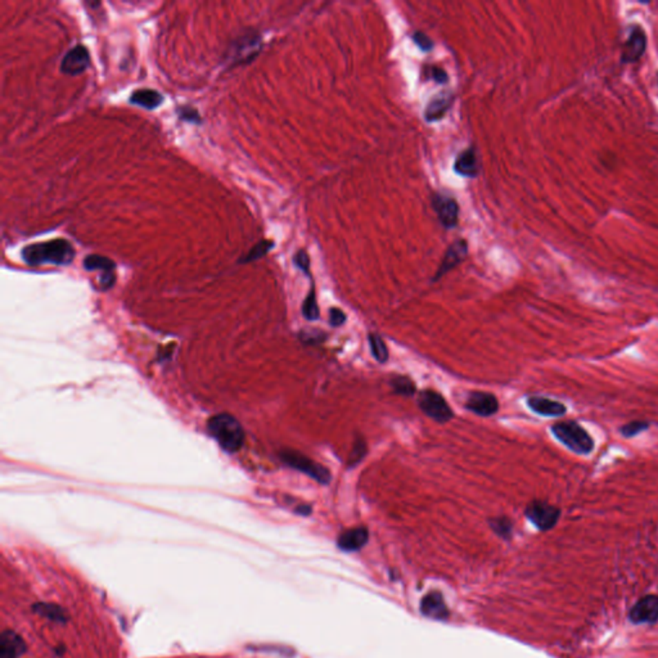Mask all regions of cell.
Instances as JSON below:
<instances>
[{
	"label": "cell",
	"instance_id": "6da1fadb",
	"mask_svg": "<svg viewBox=\"0 0 658 658\" xmlns=\"http://www.w3.org/2000/svg\"><path fill=\"white\" fill-rule=\"evenodd\" d=\"M76 251L70 240L63 238L52 239L28 245L21 251L22 260L31 267L44 264L68 265L74 261Z\"/></svg>",
	"mask_w": 658,
	"mask_h": 658
},
{
	"label": "cell",
	"instance_id": "7a4b0ae2",
	"mask_svg": "<svg viewBox=\"0 0 658 658\" xmlns=\"http://www.w3.org/2000/svg\"><path fill=\"white\" fill-rule=\"evenodd\" d=\"M207 431L224 451L237 453L245 444V431L233 415L221 413L207 420Z\"/></svg>",
	"mask_w": 658,
	"mask_h": 658
},
{
	"label": "cell",
	"instance_id": "3957f363",
	"mask_svg": "<svg viewBox=\"0 0 658 658\" xmlns=\"http://www.w3.org/2000/svg\"><path fill=\"white\" fill-rule=\"evenodd\" d=\"M554 438L579 455H589L595 442L589 432L575 420H561L552 426Z\"/></svg>",
	"mask_w": 658,
	"mask_h": 658
},
{
	"label": "cell",
	"instance_id": "277c9868",
	"mask_svg": "<svg viewBox=\"0 0 658 658\" xmlns=\"http://www.w3.org/2000/svg\"><path fill=\"white\" fill-rule=\"evenodd\" d=\"M279 458L288 467L313 478L320 485H328L332 481V473L328 468L301 454L300 451L286 449L279 453Z\"/></svg>",
	"mask_w": 658,
	"mask_h": 658
},
{
	"label": "cell",
	"instance_id": "5b68a950",
	"mask_svg": "<svg viewBox=\"0 0 658 658\" xmlns=\"http://www.w3.org/2000/svg\"><path fill=\"white\" fill-rule=\"evenodd\" d=\"M417 402L420 411L438 423H446L454 417V411H451L448 401L440 392L423 390L418 393Z\"/></svg>",
	"mask_w": 658,
	"mask_h": 658
},
{
	"label": "cell",
	"instance_id": "8992f818",
	"mask_svg": "<svg viewBox=\"0 0 658 658\" xmlns=\"http://www.w3.org/2000/svg\"><path fill=\"white\" fill-rule=\"evenodd\" d=\"M525 515L528 521L534 524L540 531H549L558 524L561 509L558 506L549 504L548 502L535 499L526 506Z\"/></svg>",
	"mask_w": 658,
	"mask_h": 658
},
{
	"label": "cell",
	"instance_id": "52a82bcc",
	"mask_svg": "<svg viewBox=\"0 0 658 658\" xmlns=\"http://www.w3.org/2000/svg\"><path fill=\"white\" fill-rule=\"evenodd\" d=\"M263 47V39L256 31H247L233 43L230 49V56L233 65L248 63L258 56Z\"/></svg>",
	"mask_w": 658,
	"mask_h": 658
},
{
	"label": "cell",
	"instance_id": "ba28073f",
	"mask_svg": "<svg viewBox=\"0 0 658 658\" xmlns=\"http://www.w3.org/2000/svg\"><path fill=\"white\" fill-rule=\"evenodd\" d=\"M90 66V54L85 45L77 44L76 47L70 49L61 61V72L76 76L85 72L86 68Z\"/></svg>",
	"mask_w": 658,
	"mask_h": 658
},
{
	"label": "cell",
	"instance_id": "9c48e42d",
	"mask_svg": "<svg viewBox=\"0 0 658 658\" xmlns=\"http://www.w3.org/2000/svg\"><path fill=\"white\" fill-rule=\"evenodd\" d=\"M432 206L444 228L453 229L458 225L459 206L454 198L442 194H435L432 198Z\"/></svg>",
	"mask_w": 658,
	"mask_h": 658
},
{
	"label": "cell",
	"instance_id": "30bf717a",
	"mask_svg": "<svg viewBox=\"0 0 658 658\" xmlns=\"http://www.w3.org/2000/svg\"><path fill=\"white\" fill-rule=\"evenodd\" d=\"M466 408L480 417H491L499 411V401L494 393L472 391L468 393Z\"/></svg>",
	"mask_w": 658,
	"mask_h": 658
},
{
	"label": "cell",
	"instance_id": "8fae6325",
	"mask_svg": "<svg viewBox=\"0 0 658 658\" xmlns=\"http://www.w3.org/2000/svg\"><path fill=\"white\" fill-rule=\"evenodd\" d=\"M467 255L468 245L464 239H458V240L453 242V243L449 246L448 249H446V254H445V256L442 258L439 269H438L436 274L433 276L432 280H433V282L439 280V279L444 277L446 273H449L450 270H453L454 267H458L462 261L466 260Z\"/></svg>",
	"mask_w": 658,
	"mask_h": 658
},
{
	"label": "cell",
	"instance_id": "7c38bea8",
	"mask_svg": "<svg viewBox=\"0 0 658 658\" xmlns=\"http://www.w3.org/2000/svg\"><path fill=\"white\" fill-rule=\"evenodd\" d=\"M629 619L634 624H655L658 620V595H646L637 602Z\"/></svg>",
	"mask_w": 658,
	"mask_h": 658
},
{
	"label": "cell",
	"instance_id": "4fadbf2b",
	"mask_svg": "<svg viewBox=\"0 0 658 658\" xmlns=\"http://www.w3.org/2000/svg\"><path fill=\"white\" fill-rule=\"evenodd\" d=\"M369 531L367 527H353L341 533L337 539V545L344 552L360 551L368 543Z\"/></svg>",
	"mask_w": 658,
	"mask_h": 658
},
{
	"label": "cell",
	"instance_id": "5bb4252c",
	"mask_svg": "<svg viewBox=\"0 0 658 658\" xmlns=\"http://www.w3.org/2000/svg\"><path fill=\"white\" fill-rule=\"evenodd\" d=\"M527 405L534 413L543 417H562L567 413V407L562 402L542 396L528 398Z\"/></svg>",
	"mask_w": 658,
	"mask_h": 658
},
{
	"label": "cell",
	"instance_id": "9a60e30c",
	"mask_svg": "<svg viewBox=\"0 0 658 658\" xmlns=\"http://www.w3.org/2000/svg\"><path fill=\"white\" fill-rule=\"evenodd\" d=\"M420 610L424 616L435 620H445L449 617V610L442 595L438 592L429 593L420 602Z\"/></svg>",
	"mask_w": 658,
	"mask_h": 658
},
{
	"label": "cell",
	"instance_id": "2e32d148",
	"mask_svg": "<svg viewBox=\"0 0 658 658\" xmlns=\"http://www.w3.org/2000/svg\"><path fill=\"white\" fill-rule=\"evenodd\" d=\"M26 652V643L12 630L3 631L0 637V658H19Z\"/></svg>",
	"mask_w": 658,
	"mask_h": 658
},
{
	"label": "cell",
	"instance_id": "e0dca14e",
	"mask_svg": "<svg viewBox=\"0 0 658 658\" xmlns=\"http://www.w3.org/2000/svg\"><path fill=\"white\" fill-rule=\"evenodd\" d=\"M646 47H647V41H646V34L643 32V30L640 28L634 30L630 34L629 39L625 44V48L622 52V61L629 63L639 61L640 57L644 54Z\"/></svg>",
	"mask_w": 658,
	"mask_h": 658
},
{
	"label": "cell",
	"instance_id": "ac0fdd59",
	"mask_svg": "<svg viewBox=\"0 0 658 658\" xmlns=\"http://www.w3.org/2000/svg\"><path fill=\"white\" fill-rule=\"evenodd\" d=\"M454 102V96L448 92H442L439 96H433L429 101V105L424 111V119L429 123L439 121L444 116L448 114L449 108Z\"/></svg>",
	"mask_w": 658,
	"mask_h": 658
},
{
	"label": "cell",
	"instance_id": "d6986e66",
	"mask_svg": "<svg viewBox=\"0 0 658 658\" xmlns=\"http://www.w3.org/2000/svg\"><path fill=\"white\" fill-rule=\"evenodd\" d=\"M454 172L460 176H466V178L477 176L480 166H478L477 154L475 148H468L459 154L458 158L454 163Z\"/></svg>",
	"mask_w": 658,
	"mask_h": 658
},
{
	"label": "cell",
	"instance_id": "ffe728a7",
	"mask_svg": "<svg viewBox=\"0 0 658 658\" xmlns=\"http://www.w3.org/2000/svg\"><path fill=\"white\" fill-rule=\"evenodd\" d=\"M163 99L165 98L160 92L145 88L133 92V94L129 98V102L132 105L143 107L145 110H156L163 105Z\"/></svg>",
	"mask_w": 658,
	"mask_h": 658
},
{
	"label": "cell",
	"instance_id": "44dd1931",
	"mask_svg": "<svg viewBox=\"0 0 658 658\" xmlns=\"http://www.w3.org/2000/svg\"><path fill=\"white\" fill-rule=\"evenodd\" d=\"M34 610L39 613L40 616H44L47 617L49 620L54 621V622H66L68 620V615H67L66 610L62 608L61 606H57V604H52V603H38L35 604L34 607Z\"/></svg>",
	"mask_w": 658,
	"mask_h": 658
},
{
	"label": "cell",
	"instance_id": "7402d4cb",
	"mask_svg": "<svg viewBox=\"0 0 658 658\" xmlns=\"http://www.w3.org/2000/svg\"><path fill=\"white\" fill-rule=\"evenodd\" d=\"M274 248V242L270 239H263L258 243H256L254 247L248 251L246 255H243L239 258V264H248L252 261H256L258 258H264L271 249Z\"/></svg>",
	"mask_w": 658,
	"mask_h": 658
},
{
	"label": "cell",
	"instance_id": "603a6c76",
	"mask_svg": "<svg viewBox=\"0 0 658 658\" xmlns=\"http://www.w3.org/2000/svg\"><path fill=\"white\" fill-rule=\"evenodd\" d=\"M390 386H391L392 391L395 392L396 395H401V396H408L409 398V396L415 395V392H417L415 383L411 381V378H409L408 376H401V374L393 376L390 380Z\"/></svg>",
	"mask_w": 658,
	"mask_h": 658
},
{
	"label": "cell",
	"instance_id": "cb8c5ba5",
	"mask_svg": "<svg viewBox=\"0 0 658 658\" xmlns=\"http://www.w3.org/2000/svg\"><path fill=\"white\" fill-rule=\"evenodd\" d=\"M84 267L86 270H101L103 273H111L116 269V263L111 258L101 256V255H88L84 260Z\"/></svg>",
	"mask_w": 658,
	"mask_h": 658
},
{
	"label": "cell",
	"instance_id": "d4e9b609",
	"mask_svg": "<svg viewBox=\"0 0 658 658\" xmlns=\"http://www.w3.org/2000/svg\"><path fill=\"white\" fill-rule=\"evenodd\" d=\"M368 342H369V347H371L373 358H374L377 362L384 364V362L389 360V349H387V346L384 344V341H383V338H382L380 334H368Z\"/></svg>",
	"mask_w": 658,
	"mask_h": 658
},
{
	"label": "cell",
	"instance_id": "484cf974",
	"mask_svg": "<svg viewBox=\"0 0 658 658\" xmlns=\"http://www.w3.org/2000/svg\"><path fill=\"white\" fill-rule=\"evenodd\" d=\"M368 453V445H367V441L364 440L362 436H358L353 440V449L349 454V459H347V463L346 466L349 469L351 468L356 467L359 463H362V459L365 458Z\"/></svg>",
	"mask_w": 658,
	"mask_h": 658
},
{
	"label": "cell",
	"instance_id": "4316f807",
	"mask_svg": "<svg viewBox=\"0 0 658 658\" xmlns=\"http://www.w3.org/2000/svg\"><path fill=\"white\" fill-rule=\"evenodd\" d=\"M302 315H304L306 320H310V322L319 319V316H320V310H319L318 300H316V292H315L314 282H311L310 292L307 294V296L304 300Z\"/></svg>",
	"mask_w": 658,
	"mask_h": 658
},
{
	"label": "cell",
	"instance_id": "83f0119b",
	"mask_svg": "<svg viewBox=\"0 0 658 658\" xmlns=\"http://www.w3.org/2000/svg\"><path fill=\"white\" fill-rule=\"evenodd\" d=\"M489 525L493 528V531L495 533L496 535H499L500 537L503 539H511L512 536V533H513V524L512 521L508 518V517H495V518H490L489 520Z\"/></svg>",
	"mask_w": 658,
	"mask_h": 658
},
{
	"label": "cell",
	"instance_id": "f1b7e54d",
	"mask_svg": "<svg viewBox=\"0 0 658 658\" xmlns=\"http://www.w3.org/2000/svg\"><path fill=\"white\" fill-rule=\"evenodd\" d=\"M648 429L649 422H647V420H633V422H629V423H626L621 427L620 433L624 438L631 439V438L639 435V433L647 431Z\"/></svg>",
	"mask_w": 658,
	"mask_h": 658
},
{
	"label": "cell",
	"instance_id": "f546056e",
	"mask_svg": "<svg viewBox=\"0 0 658 658\" xmlns=\"http://www.w3.org/2000/svg\"><path fill=\"white\" fill-rule=\"evenodd\" d=\"M176 114L183 121L192 123V124H200L201 123V116L198 111L192 105H179L176 108Z\"/></svg>",
	"mask_w": 658,
	"mask_h": 658
},
{
	"label": "cell",
	"instance_id": "4dcf8cb0",
	"mask_svg": "<svg viewBox=\"0 0 658 658\" xmlns=\"http://www.w3.org/2000/svg\"><path fill=\"white\" fill-rule=\"evenodd\" d=\"M294 263L304 274H306L307 277L311 278V273H310V258H309V254L306 252V249H298L295 256H294Z\"/></svg>",
	"mask_w": 658,
	"mask_h": 658
},
{
	"label": "cell",
	"instance_id": "1f68e13d",
	"mask_svg": "<svg viewBox=\"0 0 658 658\" xmlns=\"http://www.w3.org/2000/svg\"><path fill=\"white\" fill-rule=\"evenodd\" d=\"M413 40H414V43L417 44V47L422 49L423 52H429V50H432L433 47H435V44H433V41L431 40V38L427 37L424 32H422V31H417V32L413 35Z\"/></svg>",
	"mask_w": 658,
	"mask_h": 658
},
{
	"label": "cell",
	"instance_id": "d6a6232c",
	"mask_svg": "<svg viewBox=\"0 0 658 658\" xmlns=\"http://www.w3.org/2000/svg\"><path fill=\"white\" fill-rule=\"evenodd\" d=\"M325 333L320 331H310V332H302L301 333V340L304 344L316 345L320 344L325 338Z\"/></svg>",
	"mask_w": 658,
	"mask_h": 658
},
{
	"label": "cell",
	"instance_id": "836d02e7",
	"mask_svg": "<svg viewBox=\"0 0 658 658\" xmlns=\"http://www.w3.org/2000/svg\"><path fill=\"white\" fill-rule=\"evenodd\" d=\"M347 316L344 311L338 307H332L329 310V325L332 327H341L346 322Z\"/></svg>",
	"mask_w": 658,
	"mask_h": 658
},
{
	"label": "cell",
	"instance_id": "e575fe53",
	"mask_svg": "<svg viewBox=\"0 0 658 658\" xmlns=\"http://www.w3.org/2000/svg\"><path fill=\"white\" fill-rule=\"evenodd\" d=\"M429 77L432 80H435L436 83H440V84H445L449 80L448 74L445 72V70H442L441 67L432 66L429 67Z\"/></svg>",
	"mask_w": 658,
	"mask_h": 658
},
{
	"label": "cell",
	"instance_id": "d590c367",
	"mask_svg": "<svg viewBox=\"0 0 658 658\" xmlns=\"http://www.w3.org/2000/svg\"><path fill=\"white\" fill-rule=\"evenodd\" d=\"M99 282H101V288H102L103 291H107V289L112 288V287L115 286L116 282L114 271H111V273H103V276L101 277Z\"/></svg>",
	"mask_w": 658,
	"mask_h": 658
},
{
	"label": "cell",
	"instance_id": "8d00e7d4",
	"mask_svg": "<svg viewBox=\"0 0 658 658\" xmlns=\"http://www.w3.org/2000/svg\"><path fill=\"white\" fill-rule=\"evenodd\" d=\"M313 512V508L309 504H300L295 508V513L300 515H310Z\"/></svg>",
	"mask_w": 658,
	"mask_h": 658
}]
</instances>
